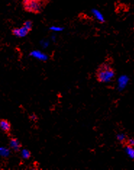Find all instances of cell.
I'll return each mask as SVG.
<instances>
[{"instance_id":"1","label":"cell","mask_w":134,"mask_h":170,"mask_svg":"<svg viewBox=\"0 0 134 170\" xmlns=\"http://www.w3.org/2000/svg\"><path fill=\"white\" fill-rule=\"evenodd\" d=\"M115 77V70L107 62L102 63L95 72L96 80L99 83H109L112 82Z\"/></svg>"},{"instance_id":"2","label":"cell","mask_w":134,"mask_h":170,"mask_svg":"<svg viewBox=\"0 0 134 170\" xmlns=\"http://www.w3.org/2000/svg\"><path fill=\"white\" fill-rule=\"evenodd\" d=\"M46 4L44 0H23L22 2L24 10L33 14L41 13Z\"/></svg>"},{"instance_id":"3","label":"cell","mask_w":134,"mask_h":170,"mask_svg":"<svg viewBox=\"0 0 134 170\" xmlns=\"http://www.w3.org/2000/svg\"><path fill=\"white\" fill-rule=\"evenodd\" d=\"M29 32L30 31L23 26L20 28H15L12 31V34L18 38H23V37H26Z\"/></svg>"},{"instance_id":"4","label":"cell","mask_w":134,"mask_h":170,"mask_svg":"<svg viewBox=\"0 0 134 170\" xmlns=\"http://www.w3.org/2000/svg\"><path fill=\"white\" fill-rule=\"evenodd\" d=\"M9 147L11 148L12 150H14L15 152H18L20 151V148H22V145L20 143V142L18 140L17 138L15 137H12L9 140Z\"/></svg>"},{"instance_id":"5","label":"cell","mask_w":134,"mask_h":170,"mask_svg":"<svg viewBox=\"0 0 134 170\" xmlns=\"http://www.w3.org/2000/svg\"><path fill=\"white\" fill-rule=\"evenodd\" d=\"M0 129L5 133H9L11 131V124L6 119L0 120Z\"/></svg>"},{"instance_id":"6","label":"cell","mask_w":134,"mask_h":170,"mask_svg":"<svg viewBox=\"0 0 134 170\" xmlns=\"http://www.w3.org/2000/svg\"><path fill=\"white\" fill-rule=\"evenodd\" d=\"M117 139H118V140L121 144L123 145V146H125L127 139H128V136L126 135H125V134H118L117 135Z\"/></svg>"},{"instance_id":"7","label":"cell","mask_w":134,"mask_h":170,"mask_svg":"<svg viewBox=\"0 0 134 170\" xmlns=\"http://www.w3.org/2000/svg\"><path fill=\"white\" fill-rule=\"evenodd\" d=\"M125 151L127 154L131 157L132 159H134V147L129 146H125Z\"/></svg>"},{"instance_id":"8","label":"cell","mask_w":134,"mask_h":170,"mask_svg":"<svg viewBox=\"0 0 134 170\" xmlns=\"http://www.w3.org/2000/svg\"><path fill=\"white\" fill-rule=\"evenodd\" d=\"M21 155L24 159H28L31 156V153L27 149H23L21 152Z\"/></svg>"},{"instance_id":"9","label":"cell","mask_w":134,"mask_h":170,"mask_svg":"<svg viewBox=\"0 0 134 170\" xmlns=\"http://www.w3.org/2000/svg\"><path fill=\"white\" fill-rule=\"evenodd\" d=\"M93 15L95 16V18L97 19V20H99L100 22H103L104 21V18H103L102 15L101 13H100L99 12L98 10H93Z\"/></svg>"},{"instance_id":"10","label":"cell","mask_w":134,"mask_h":170,"mask_svg":"<svg viewBox=\"0 0 134 170\" xmlns=\"http://www.w3.org/2000/svg\"><path fill=\"white\" fill-rule=\"evenodd\" d=\"M23 26H25L29 31H30L32 30V29H33V23H32V21H30V20H26V21L23 23Z\"/></svg>"},{"instance_id":"11","label":"cell","mask_w":134,"mask_h":170,"mask_svg":"<svg viewBox=\"0 0 134 170\" xmlns=\"http://www.w3.org/2000/svg\"><path fill=\"white\" fill-rule=\"evenodd\" d=\"M125 146H132V147H134V138H129V137H128L126 143H125Z\"/></svg>"},{"instance_id":"12","label":"cell","mask_w":134,"mask_h":170,"mask_svg":"<svg viewBox=\"0 0 134 170\" xmlns=\"http://www.w3.org/2000/svg\"><path fill=\"white\" fill-rule=\"evenodd\" d=\"M44 1L46 2V3H47V2H48L49 1V0H44Z\"/></svg>"}]
</instances>
